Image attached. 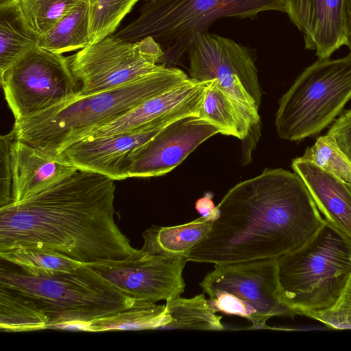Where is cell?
I'll list each match as a JSON object with an SVG mask.
<instances>
[{
	"mask_svg": "<svg viewBox=\"0 0 351 351\" xmlns=\"http://www.w3.org/2000/svg\"><path fill=\"white\" fill-rule=\"evenodd\" d=\"M218 133L220 131L217 126L196 115L177 119L130 154L126 161L128 176L165 175L178 166L204 141Z\"/></svg>",
	"mask_w": 351,
	"mask_h": 351,
	"instance_id": "obj_13",
	"label": "cell"
},
{
	"mask_svg": "<svg viewBox=\"0 0 351 351\" xmlns=\"http://www.w3.org/2000/svg\"><path fill=\"white\" fill-rule=\"evenodd\" d=\"M181 69L164 66L118 87L65 101L19 121L11 132L16 139L59 156L88 132L116 120L145 101L186 81Z\"/></svg>",
	"mask_w": 351,
	"mask_h": 351,
	"instance_id": "obj_3",
	"label": "cell"
},
{
	"mask_svg": "<svg viewBox=\"0 0 351 351\" xmlns=\"http://www.w3.org/2000/svg\"><path fill=\"white\" fill-rule=\"evenodd\" d=\"M12 1H14V0H0V4H3V3H5L8 2H10Z\"/></svg>",
	"mask_w": 351,
	"mask_h": 351,
	"instance_id": "obj_36",
	"label": "cell"
},
{
	"mask_svg": "<svg viewBox=\"0 0 351 351\" xmlns=\"http://www.w3.org/2000/svg\"><path fill=\"white\" fill-rule=\"evenodd\" d=\"M0 287L32 300L47 317L48 329L77 323L86 325L88 331L91 322L122 311L137 301L86 265L52 276H34L1 261Z\"/></svg>",
	"mask_w": 351,
	"mask_h": 351,
	"instance_id": "obj_4",
	"label": "cell"
},
{
	"mask_svg": "<svg viewBox=\"0 0 351 351\" xmlns=\"http://www.w3.org/2000/svg\"><path fill=\"white\" fill-rule=\"evenodd\" d=\"M1 74L14 121L32 117L80 94L67 57L36 47Z\"/></svg>",
	"mask_w": 351,
	"mask_h": 351,
	"instance_id": "obj_9",
	"label": "cell"
},
{
	"mask_svg": "<svg viewBox=\"0 0 351 351\" xmlns=\"http://www.w3.org/2000/svg\"><path fill=\"white\" fill-rule=\"evenodd\" d=\"M286 5L291 21L303 32L308 16L309 0H286Z\"/></svg>",
	"mask_w": 351,
	"mask_h": 351,
	"instance_id": "obj_33",
	"label": "cell"
},
{
	"mask_svg": "<svg viewBox=\"0 0 351 351\" xmlns=\"http://www.w3.org/2000/svg\"><path fill=\"white\" fill-rule=\"evenodd\" d=\"M114 181L77 169L32 196L0 208V253L45 250L84 265L128 256L135 249L115 223Z\"/></svg>",
	"mask_w": 351,
	"mask_h": 351,
	"instance_id": "obj_1",
	"label": "cell"
},
{
	"mask_svg": "<svg viewBox=\"0 0 351 351\" xmlns=\"http://www.w3.org/2000/svg\"><path fill=\"white\" fill-rule=\"evenodd\" d=\"M213 197V194L210 192L206 193L197 200L195 207L200 216L213 218L215 221L219 217V210L217 206H215Z\"/></svg>",
	"mask_w": 351,
	"mask_h": 351,
	"instance_id": "obj_34",
	"label": "cell"
},
{
	"mask_svg": "<svg viewBox=\"0 0 351 351\" xmlns=\"http://www.w3.org/2000/svg\"><path fill=\"white\" fill-rule=\"evenodd\" d=\"M351 99V53L318 59L306 68L279 100L275 125L278 136L297 141L320 133Z\"/></svg>",
	"mask_w": 351,
	"mask_h": 351,
	"instance_id": "obj_7",
	"label": "cell"
},
{
	"mask_svg": "<svg viewBox=\"0 0 351 351\" xmlns=\"http://www.w3.org/2000/svg\"><path fill=\"white\" fill-rule=\"evenodd\" d=\"M271 10L286 12V0H149L135 20L112 35L127 42L151 37L162 47L163 58H178L194 36L207 32L215 20L254 18Z\"/></svg>",
	"mask_w": 351,
	"mask_h": 351,
	"instance_id": "obj_6",
	"label": "cell"
},
{
	"mask_svg": "<svg viewBox=\"0 0 351 351\" xmlns=\"http://www.w3.org/2000/svg\"><path fill=\"white\" fill-rule=\"evenodd\" d=\"M39 39L25 23L14 0L0 4V73L38 47Z\"/></svg>",
	"mask_w": 351,
	"mask_h": 351,
	"instance_id": "obj_21",
	"label": "cell"
},
{
	"mask_svg": "<svg viewBox=\"0 0 351 351\" xmlns=\"http://www.w3.org/2000/svg\"><path fill=\"white\" fill-rule=\"evenodd\" d=\"M186 53L190 78L197 81L217 79L228 95L258 112L262 90L254 60L247 47L207 32L194 36Z\"/></svg>",
	"mask_w": 351,
	"mask_h": 351,
	"instance_id": "obj_11",
	"label": "cell"
},
{
	"mask_svg": "<svg viewBox=\"0 0 351 351\" xmlns=\"http://www.w3.org/2000/svg\"><path fill=\"white\" fill-rule=\"evenodd\" d=\"M89 5H92L96 0H87Z\"/></svg>",
	"mask_w": 351,
	"mask_h": 351,
	"instance_id": "obj_37",
	"label": "cell"
},
{
	"mask_svg": "<svg viewBox=\"0 0 351 351\" xmlns=\"http://www.w3.org/2000/svg\"><path fill=\"white\" fill-rule=\"evenodd\" d=\"M88 45L89 5L87 0H83L40 38L38 47L62 54Z\"/></svg>",
	"mask_w": 351,
	"mask_h": 351,
	"instance_id": "obj_22",
	"label": "cell"
},
{
	"mask_svg": "<svg viewBox=\"0 0 351 351\" xmlns=\"http://www.w3.org/2000/svg\"><path fill=\"white\" fill-rule=\"evenodd\" d=\"M138 1L96 0L89 5L90 45L113 34L121 21Z\"/></svg>",
	"mask_w": 351,
	"mask_h": 351,
	"instance_id": "obj_28",
	"label": "cell"
},
{
	"mask_svg": "<svg viewBox=\"0 0 351 351\" xmlns=\"http://www.w3.org/2000/svg\"><path fill=\"white\" fill-rule=\"evenodd\" d=\"M199 286L217 313L245 318L250 328H265L273 317L298 315L280 291L275 258L215 265Z\"/></svg>",
	"mask_w": 351,
	"mask_h": 351,
	"instance_id": "obj_8",
	"label": "cell"
},
{
	"mask_svg": "<svg viewBox=\"0 0 351 351\" xmlns=\"http://www.w3.org/2000/svg\"><path fill=\"white\" fill-rule=\"evenodd\" d=\"M49 321L27 297L0 287V329L5 332H27L48 329Z\"/></svg>",
	"mask_w": 351,
	"mask_h": 351,
	"instance_id": "obj_25",
	"label": "cell"
},
{
	"mask_svg": "<svg viewBox=\"0 0 351 351\" xmlns=\"http://www.w3.org/2000/svg\"><path fill=\"white\" fill-rule=\"evenodd\" d=\"M346 45L349 47L351 53V0L348 1V26Z\"/></svg>",
	"mask_w": 351,
	"mask_h": 351,
	"instance_id": "obj_35",
	"label": "cell"
},
{
	"mask_svg": "<svg viewBox=\"0 0 351 351\" xmlns=\"http://www.w3.org/2000/svg\"><path fill=\"white\" fill-rule=\"evenodd\" d=\"M307 316L332 328L351 329V275L340 298L332 307Z\"/></svg>",
	"mask_w": 351,
	"mask_h": 351,
	"instance_id": "obj_30",
	"label": "cell"
},
{
	"mask_svg": "<svg viewBox=\"0 0 351 351\" xmlns=\"http://www.w3.org/2000/svg\"><path fill=\"white\" fill-rule=\"evenodd\" d=\"M1 261L34 276H52L75 270L84 264L51 252L17 248L0 253Z\"/></svg>",
	"mask_w": 351,
	"mask_h": 351,
	"instance_id": "obj_26",
	"label": "cell"
},
{
	"mask_svg": "<svg viewBox=\"0 0 351 351\" xmlns=\"http://www.w3.org/2000/svg\"><path fill=\"white\" fill-rule=\"evenodd\" d=\"M184 257L158 256L135 249L128 256L86 265L124 295L156 303L184 293Z\"/></svg>",
	"mask_w": 351,
	"mask_h": 351,
	"instance_id": "obj_12",
	"label": "cell"
},
{
	"mask_svg": "<svg viewBox=\"0 0 351 351\" xmlns=\"http://www.w3.org/2000/svg\"><path fill=\"white\" fill-rule=\"evenodd\" d=\"M161 129L147 127L78 141L60 155L77 169L95 172L113 180H125L129 178L126 161L130 154Z\"/></svg>",
	"mask_w": 351,
	"mask_h": 351,
	"instance_id": "obj_15",
	"label": "cell"
},
{
	"mask_svg": "<svg viewBox=\"0 0 351 351\" xmlns=\"http://www.w3.org/2000/svg\"><path fill=\"white\" fill-rule=\"evenodd\" d=\"M211 80L189 78L179 86L153 97L110 123L84 134L79 141L147 127L163 128L180 118L197 116L205 89Z\"/></svg>",
	"mask_w": 351,
	"mask_h": 351,
	"instance_id": "obj_14",
	"label": "cell"
},
{
	"mask_svg": "<svg viewBox=\"0 0 351 351\" xmlns=\"http://www.w3.org/2000/svg\"><path fill=\"white\" fill-rule=\"evenodd\" d=\"M215 219L200 216L191 222L175 226H152L143 232L141 250L158 256L186 258L189 252L210 232Z\"/></svg>",
	"mask_w": 351,
	"mask_h": 351,
	"instance_id": "obj_20",
	"label": "cell"
},
{
	"mask_svg": "<svg viewBox=\"0 0 351 351\" xmlns=\"http://www.w3.org/2000/svg\"><path fill=\"white\" fill-rule=\"evenodd\" d=\"M169 322L165 305L137 300L130 308L91 322L88 331L165 329Z\"/></svg>",
	"mask_w": 351,
	"mask_h": 351,
	"instance_id": "obj_23",
	"label": "cell"
},
{
	"mask_svg": "<svg viewBox=\"0 0 351 351\" xmlns=\"http://www.w3.org/2000/svg\"><path fill=\"white\" fill-rule=\"evenodd\" d=\"M300 159L314 163L326 172L351 184V162L330 134L319 136Z\"/></svg>",
	"mask_w": 351,
	"mask_h": 351,
	"instance_id": "obj_29",
	"label": "cell"
},
{
	"mask_svg": "<svg viewBox=\"0 0 351 351\" xmlns=\"http://www.w3.org/2000/svg\"><path fill=\"white\" fill-rule=\"evenodd\" d=\"M327 134L335 138L338 147L351 162V109L335 120Z\"/></svg>",
	"mask_w": 351,
	"mask_h": 351,
	"instance_id": "obj_32",
	"label": "cell"
},
{
	"mask_svg": "<svg viewBox=\"0 0 351 351\" xmlns=\"http://www.w3.org/2000/svg\"><path fill=\"white\" fill-rule=\"evenodd\" d=\"M348 0H309L303 32L305 48L315 50L318 59H328L346 45Z\"/></svg>",
	"mask_w": 351,
	"mask_h": 351,
	"instance_id": "obj_18",
	"label": "cell"
},
{
	"mask_svg": "<svg viewBox=\"0 0 351 351\" xmlns=\"http://www.w3.org/2000/svg\"><path fill=\"white\" fill-rule=\"evenodd\" d=\"M276 262L280 291L298 315L326 311L351 275V239L326 221L309 241Z\"/></svg>",
	"mask_w": 351,
	"mask_h": 351,
	"instance_id": "obj_5",
	"label": "cell"
},
{
	"mask_svg": "<svg viewBox=\"0 0 351 351\" xmlns=\"http://www.w3.org/2000/svg\"><path fill=\"white\" fill-rule=\"evenodd\" d=\"M209 234L187 261L223 265L278 258L309 241L325 223L295 173L265 169L230 189Z\"/></svg>",
	"mask_w": 351,
	"mask_h": 351,
	"instance_id": "obj_2",
	"label": "cell"
},
{
	"mask_svg": "<svg viewBox=\"0 0 351 351\" xmlns=\"http://www.w3.org/2000/svg\"><path fill=\"white\" fill-rule=\"evenodd\" d=\"M197 117L217 126L221 134L243 140L250 130L261 124L258 111H254L228 95L217 79L205 89Z\"/></svg>",
	"mask_w": 351,
	"mask_h": 351,
	"instance_id": "obj_19",
	"label": "cell"
},
{
	"mask_svg": "<svg viewBox=\"0 0 351 351\" xmlns=\"http://www.w3.org/2000/svg\"><path fill=\"white\" fill-rule=\"evenodd\" d=\"M162 47L152 38L136 42L119 40L110 35L88 45L68 60L81 85L80 95L110 90L165 66Z\"/></svg>",
	"mask_w": 351,
	"mask_h": 351,
	"instance_id": "obj_10",
	"label": "cell"
},
{
	"mask_svg": "<svg viewBox=\"0 0 351 351\" xmlns=\"http://www.w3.org/2000/svg\"><path fill=\"white\" fill-rule=\"evenodd\" d=\"M11 159L13 202L32 196L77 170L61 155H49L15 138L11 143Z\"/></svg>",
	"mask_w": 351,
	"mask_h": 351,
	"instance_id": "obj_16",
	"label": "cell"
},
{
	"mask_svg": "<svg viewBox=\"0 0 351 351\" xmlns=\"http://www.w3.org/2000/svg\"><path fill=\"white\" fill-rule=\"evenodd\" d=\"M12 132L0 137V208L13 202L11 143Z\"/></svg>",
	"mask_w": 351,
	"mask_h": 351,
	"instance_id": "obj_31",
	"label": "cell"
},
{
	"mask_svg": "<svg viewBox=\"0 0 351 351\" xmlns=\"http://www.w3.org/2000/svg\"><path fill=\"white\" fill-rule=\"evenodd\" d=\"M83 0H14L25 23L40 38Z\"/></svg>",
	"mask_w": 351,
	"mask_h": 351,
	"instance_id": "obj_27",
	"label": "cell"
},
{
	"mask_svg": "<svg viewBox=\"0 0 351 351\" xmlns=\"http://www.w3.org/2000/svg\"><path fill=\"white\" fill-rule=\"evenodd\" d=\"M291 167L304 182L324 219L351 239V184L300 158Z\"/></svg>",
	"mask_w": 351,
	"mask_h": 351,
	"instance_id": "obj_17",
	"label": "cell"
},
{
	"mask_svg": "<svg viewBox=\"0 0 351 351\" xmlns=\"http://www.w3.org/2000/svg\"><path fill=\"white\" fill-rule=\"evenodd\" d=\"M170 322L165 329L222 330L221 316L210 306L204 294L191 298L177 297L166 302Z\"/></svg>",
	"mask_w": 351,
	"mask_h": 351,
	"instance_id": "obj_24",
	"label": "cell"
}]
</instances>
